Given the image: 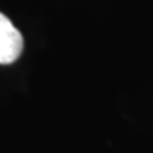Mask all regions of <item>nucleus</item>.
I'll return each instance as SVG.
<instances>
[{
    "instance_id": "1",
    "label": "nucleus",
    "mask_w": 153,
    "mask_h": 153,
    "mask_svg": "<svg viewBox=\"0 0 153 153\" xmlns=\"http://www.w3.org/2000/svg\"><path fill=\"white\" fill-rule=\"evenodd\" d=\"M24 41L20 31L6 15L0 13V65H9L20 57Z\"/></svg>"
}]
</instances>
